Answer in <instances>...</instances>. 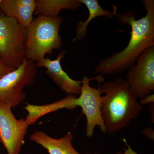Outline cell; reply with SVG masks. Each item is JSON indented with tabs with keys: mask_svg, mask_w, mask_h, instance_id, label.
<instances>
[{
	"mask_svg": "<svg viewBox=\"0 0 154 154\" xmlns=\"http://www.w3.org/2000/svg\"><path fill=\"white\" fill-rule=\"evenodd\" d=\"M146 14L145 17L136 19L134 11L118 14L116 7L113 5L114 15L119 23L123 25H130L131 37L124 49L101 60L95 68V74H116L127 70L133 65L138 57L149 48L154 46V1L143 0Z\"/></svg>",
	"mask_w": 154,
	"mask_h": 154,
	"instance_id": "1",
	"label": "cell"
},
{
	"mask_svg": "<svg viewBox=\"0 0 154 154\" xmlns=\"http://www.w3.org/2000/svg\"><path fill=\"white\" fill-rule=\"evenodd\" d=\"M100 91L101 94H105L102 96L101 114L109 134L123 129L142 110L127 81L122 78L104 83Z\"/></svg>",
	"mask_w": 154,
	"mask_h": 154,
	"instance_id": "2",
	"label": "cell"
},
{
	"mask_svg": "<svg viewBox=\"0 0 154 154\" xmlns=\"http://www.w3.org/2000/svg\"><path fill=\"white\" fill-rule=\"evenodd\" d=\"M62 17L56 18L38 15L26 28L27 33L26 57L36 63L60 49L62 41L59 34Z\"/></svg>",
	"mask_w": 154,
	"mask_h": 154,
	"instance_id": "3",
	"label": "cell"
},
{
	"mask_svg": "<svg viewBox=\"0 0 154 154\" xmlns=\"http://www.w3.org/2000/svg\"><path fill=\"white\" fill-rule=\"evenodd\" d=\"M26 28L15 19L0 13V58L10 66L17 69L25 60Z\"/></svg>",
	"mask_w": 154,
	"mask_h": 154,
	"instance_id": "4",
	"label": "cell"
},
{
	"mask_svg": "<svg viewBox=\"0 0 154 154\" xmlns=\"http://www.w3.org/2000/svg\"><path fill=\"white\" fill-rule=\"evenodd\" d=\"M37 66L34 62L26 58L14 70L0 79V102L17 106L25 99V87L32 85L37 74Z\"/></svg>",
	"mask_w": 154,
	"mask_h": 154,
	"instance_id": "5",
	"label": "cell"
},
{
	"mask_svg": "<svg viewBox=\"0 0 154 154\" xmlns=\"http://www.w3.org/2000/svg\"><path fill=\"white\" fill-rule=\"evenodd\" d=\"M126 80L137 99L151 94L154 90V46L146 49L128 69Z\"/></svg>",
	"mask_w": 154,
	"mask_h": 154,
	"instance_id": "6",
	"label": "cell"
},
{
	"mask_svg": "<svg viewBox=\"0 0 154 154\" xmlns=\"http://www.w3.org/2000/svg\"><path fill=\"white\" fill-rule=\"evenodd\" d=\"M12 108L0 102V142L8 154H20L29 125L23 119H17Z\"/></svg>",
	"mask_w": 154,
	"mask_h": 154,
	"instance_id": "7",
	"label": "cell"
},
{
	"mask_svg": "<svg viewBox=\"0 0 154 154\" xmlns=\"http://www.w3.org/2000/svg\"><path fill=\"white\" fill-rule=\"evenodd\" d=\"M91 80L86 76L83 77L80 96L75 100L77 107L82 108V113L86 117V133L88 137L94 135V130L97 126H99L103 132H106V126L101 114L102 94L100 86L97 89L91 87Z\"/></svg>",
	"mask_w": 154,
	"mask_h": 154,
	"instance_id": "8",
	"label": "cell"
},
{
	"mask_svg": "<svg viewBox=\"0 0 154 154\" xmlns=\"http://www.w3.org/2000/svg\"><path fill=\"white\" fill-rule=\"evenodd\" d=\"M65 51L58 54L57 58L51 60L45 58L36 63L37 67L46 69V73L62 91L68 95H79L82 89V81H76L71 79L63 70L61 65V60L64 57Z\"/></svg>",
	"mask_w": 154,
	"mask_h": 154,
	"instance_id": "9",
	"label": "cell"
},
{
	"mask_svg": "<svg viewBox=\"0 0 154 154\" xmlns=\"http://www.w3.org/2000/svg\"><path fill=\"white\" fill-rule=\"evenodd\" d=\"M36 7L34 0H2L0 3L3 14L26 28L33 21Z\"/></svg>",
	"mask_w": 154,
	"mask_h": 154,
	"instance_id": "10",
	"label": "cell"
},
{
	"mask_svg": "<svg viewBox=\"0 0 154 154\" xmlns=\"http://www.w3.org/2000/svg\"><path fill=\"white\" fill-rule=\"evenodd\" d=\"M73 137L71 132L63 137L56 139L51 137L43 131H36L30 136V139L46 149L49 154H92L77 152L72 145Z\"/></svg>",
	"mask_w": 154,
	"mask_h": 154,
	"instance_id": "11",
	"label": "cell"
},
{
	"mask_svg": "<svg viewBox=\"0 0 154 154\" xmlns=\"http://www.w3.org/2000/svg\"><path fill=\"white\" fill-rule=\"evenodd\" d=\"M76 98V96L75 95H68L60 101L49 105L38 106L28 104L25 107L28 112V115L25 120L30 125L36 122L38 118L46 113L63 108L74 109L77 107L75 105Z\"/></svg>",
	"mask_w": 154,
	"mask_h": 154,
	"instance_id": "12",
	"label": "cell"
},
{
	"mask_svg": "<svg viewBox=\"0 0 154 154\" xmlns=\"http://www.w3.org/2000/svg\"><path fill=\"white\" fill-rule=\"evenodd\" d=\"M34 14L56 18L63 10L75 11L82 5L79 0H37Z\"/></svg>",
	"mask_w": 154,
	"mask_h": 154,
	"instance_id": "13",
	"label": "cell"
},
{
	"mask_svg": "<svg viewBox=\"0 0 154 154\" xmlns=\"http://www.w3.org/2000/svg\"><path fill=\"white\" fill-rule=\"evenodd\" d=\"M82 5H85L89 11V15L85 21H80L77 24L76 36L73 41L81 40L87 35L88 27L89 23L96 17H104L111 18L115 16L113 12L104 10L99 5L97 0H79Z\"/></svg>",
	"mask_w": 154,
	"mask_h": 154,
	"instance_id": "14",
	"label": "cell"
},
{
	"mask_svg": "<svg viewBox=\"0 0 154 154\" xmlns=\"http://www.w3.org/2000/svg\"><path fill=\"white\" fill-rule=\"evenodd\" d=\"M16 68L10 66L0 58V79L4 76L14 70Z\"/></svg>",
	"mask_w": 154,
	"mask_h": 154,
	"instance_id": "15",
	"label": "cell"
},
{
	"mask_svg": "<svg viewBox=\"0 0 154 154\" xmlns=\"http://www.w3.org/2000/svg\"><path fill=\"white\" fill-rule=\"evenodd\" d=\"M154 94H150L141 99L140 104L141 105H144L149 103H154Z\"/></svg>",
	"mask_w": 154,
	"mask_h": 154,
	"instance_id": "16",
	"label": "cell"
},
{
	"mask_svg": "<svg viewBox=\"0 0 154 154\" xmlns=\"http://www.w3.org/2000/svg\"><path fill=\"white\" fill-rule=\"evenodd\" d=\"M151 128H145L143 131V133L149 139L154 140V131Z\"/></svg>",
	"mask_w": 154,
	"mask_h": 154,
	"instance_id": "17",
	"label": "cell"
},
{
	"mask_svg": "<svg viewBox=\"0 0 154 154\" xmlns=\"http://www.w3.org/2000/svg\"><path fill=\"white\" fill-rule=\"evenodd\" d=\"M123 141L126 144L127 146V149H124L125 152L124 153L122 154H139L137 153L136 152L134 151L132 149L131 147L127 143V142L126 140L125 139L123 140ZM95 154H97L96 153Z\"/></svg>",
	"mask_w": 154,
	"mask_h": 154,
	"instance_id": "18",
	"label": "cell"
},
{
	"mask_svg": "<svg viewBox=\"0 0 154 154\" xmlns=\"http://www.w3.org/2000/svg\"><path fill=\"white\" fill-rule=\"evenodd\" d=\"M1 2H2V0H0V3H1Z\"/></svg>",
	"mask_w": 154,
	"mask_h": 154,
	"instance_id": "19",
	"label": "cell"
}]
</instances>
